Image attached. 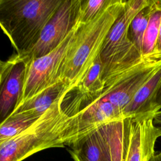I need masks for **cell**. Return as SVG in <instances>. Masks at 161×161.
<instances>
[{"mask_svg": "<svg viewBox=\"0 0 161 161\" xmlns=\"http://www.w3.org/2000/svg\"><path fill=\"white\" fill-rule=\"evenodd\" d=\"M153 58L157 60H161V22L160 25L158 35L153 54Z\"/></svg>", "mask_w": 161, "mask_h": 161, "instance_id": "cell-17", "label": "cell"}, {"mask_svg": "<svg viewBox=\"0 0 161 161\" xmlns=\"http://www.w3.org/2000/svg\"><path fill=\"white\" fill-rule=\"evenodd\" d=\"M161 81V65L135 92L122 111L121 118H133L150 113L151 100Z\"/></svg>", "mask_w": 161, "mask_h": 161, "instance_id": "cell-11", "label": "cell"}, {"mask_svg": "<svg viewBox=\"0 0 161 161\" xmlns=\"http://www.w3.org/2000/svg\"><path fill=\"white\" fill-rule=\"evenodd\" d=\"M153 3V0H150L147 5L133 16L127 30L128 41L140 53L143 36L152 11Z\"/></svg>", "mask_w": 161, "mask_h": 161, "instance_id": "cell-13", "label": "cell"}, {"mask_svg": "<svg viewBox=\"0 0 161 161\" xmlns=\"http://www.w3.org/2000/svg\"><path fill=\"white\" fill-rule=\"evenodd\" d=\"M81 0H63L47 21L40 38L26 56L30 60L44 56L58 47L78 23Z\"/></svg>", "mask_w": 161, "mask_h": 161, "instance_id": "cell-6", "label": "cell"}, {"mask_svg": "<svg viewBox=\"0 0 161 161\" xmlns=\"http://www.w3.org/2000/svg\"><path fill=\"white\" fill-rule=\"evenodd\" d=\"M161 22V1L153 0L152 11L143 36L141 55L143 59L153 58ZM157 60V59H156Z\"/></svg>", "mask_w": 161, "mask_h": 161, "instance_id": "cell-12", "label": "cell"}, {"mask_svg": "<svg viewBox=\"0 0 161 161\" xmlns=\"http://www.w3.org/2000/svg\"><path fill=\"white\" fill-rule=\"evenodd\" d=\"M130 144L126 161H150L155 155L157 139L161 128L153 123V113L130 118Z\"/></svg>", "mask_w": 161, "mask_h": 161, "instance_id": "cell-9", "label": "cell"}, {"mask_svg": "<svg viewBox=\"0 0 161 161\" xmlns=\"http://www.w3.org/2000/svg\"><path fill=\"white\" fill-rule=\"evenodd\" d=\"M114 2V0H81L77 24L92 21Z\"/></svg>", "mask_w": 161, "mask_h": 161, "instance_id": "cell-15", "label": "cell"}, {"mask_svg": "<svg viewBox=\"0 0 161 161\" xmlns=\"http://www.w3.org/2000/svg\"><path fill=\"white\" fill-rule=\"evenodd\" d=\"M41 116L26 113L13 114L0 125V142L20 134L33 125Z\"/></svg>", "mask_w": 161, "mask_h": 161, "instance_id": "cell-14", "label": "cell"}, {"mask_svg": "<svg viewBox=\"0 0 161 161\" xmlns=\"http://www.w3.org/2000/svg\"><path fill=\"white\" fill-rule=\"evenodd\" d=\"M63 0H0V27L19 55L38 42L45 25Z\"/></svg>", "mask_w": 161, "mask_h": 161, "instance_id": "cell-3", "label": "cell"}, {"mask_svg": "<svg viewBox=\"0 0 161 161\" xmlns=\"http://www.w3.org/2000/svg\"><path fill=\"white\" fill-rule=\"evenodd\" d=\"M161 109V81L151 100L150 113H154Z\"/></svg>", "mask_w": 161, "mask_h": 161, "instance_id": "cell-16", "label": "cell"}, {"mask_svg": "<svg viewBox=\"0 0 161 161\" xmlns=\"http://www.w3.org/2000/svg\"><path fill=\"white\" fill-rule=\"evenodd\" d=\"M150 161H161V152L157 154H155Z\"/></svg>", "mask_w": 161, "mask_h": 161, "instance_id": "cell-19", "label": "cell"}, {"mask_svg": "<svg viewBox=\"0 0 161 161\" xmlns=\"http://www.w3.org/2000/svg\"><path fill=\"white\" fill-rule=\"evenodd\" d=\"M29 60L16 53L4 63L0 78V125L21 102Z\"/></svg>", "mask_w": 161, "mask_h": 161, "instance_id": "cell-8", "label": "cell"}, {"mask_svg": "<svg viewBox=\"0 0 161 161\" xmlns=\"http://www.w3.org/2000/svg\"><path fill=\"white\" fill-rule=\"evenodd\" d=\"M4 62H2L1 60H0V78H1V72H2L3 67V65H4Z\"/></svg>", "mask_w": 161, "mask_h": 161, "instance_id": "cell-20", "label": "cell"}, {"mask_svg": "<svg viewBox=\"0 0 161 161\" xmlns=\"http://www.w3.org/2000/svg\"><path fill=\"white\" fill-rule=\"evenodd\" d=\"M153 123L156 127L161 128V110L153 113Z\"/></svg>", "mask_w": 161, "mask_h": 161, "instance_id": "cell-18", "label": "cell"}, {"mask_svg": "<svg viewBox=\"0 0 161 161\" xmlns=\"http://www.w3.org/2000/svg\"><path fill=\"white\" fill-rule=\"evenodd\" d=\"M60 100L28 129L0 142V161H21L47 148L69 146L76 139L73 118L62 112Z\"/></svg>", "mask_w": 161, "mask_h": 161, "instance_id": "cell-2", "label": "cell"}, {"mask_svg": "<svg viewBox=\"0 0 161 161\" xmlns=\"http://www.w3.org/2000/svg\"><path fill=\"white\" fill-rule=\"evenodd\" d=\"M75 28L53 51L44 56L29 60L20 104L58 82V70Z\"/></svg>", "mask_w": 161, "mask_h": 161, "instance_id": "cell-7", "label": "cell"}, {"mask_svg": "<svg viewBox=\"0 0 161 161\" xmlns=\"http://www.w3.org/2000/svg\"><path fill=\"white\" fill-rule=\"evenodd\" d=\"M68 89L65 82L59 80L21 103L13 114L26 113L41 116L61 99Z\"/></svg>", "mask_w": 161, "mask_h": 161, "instance_id": "cell-10", "label": "cell"}, {"mask_svg": "<svg viewBox=\"0 0 161 161\" xmlns=\"http://www.w3.org/2000/svg\"><path fill=\"white\" fill-rule=\"evenodd\" d=\"M130 118L101 125L75 140L69 147L75 161H126L130 135Z\"/></svg>", "mask_w": 161, "mask_h": 161, "instance_id": "cell-5", "label": "cell"}, {"mask_svg": "<svg viewBox=\"0 0 161 161\" xmlns=\"http://www.w3.org/2000/svg\"><path fill=\"white\" fill-rule=\"evenodd\" d=\"M150 1H125L121 13L108 31L99 53L105 87L143 60L140 52L128 41L127 30L133 16Z\"/></svg>", "mask_w": 161, "mask_h": 161, "instance_id": "cell-4", "label": "cell"}, {"mask_svg": "<svg viewBox=\"0 0 161 161\" xmlns=\"http://www.w3.org/2000/svg\"><path fill=\"white\" fill-rule=\"evenodd\" d=\"M125 0H114L92 21L78 25L58 70L57 80L76 85L99 55L103 42L121 13Z\"/></svg>", "mask_w": 161, "mask_h": 161, "instance_id": "cell-1", "label": "cell"}]
</instances>
